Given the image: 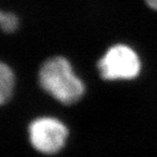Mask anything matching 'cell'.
<instances>
[{"instance_id":"obj_1","label":"cell","mask_w":157,"mask_h":157,"mask_svg":"<svg viewBox=\"0 0 157 157\" xmlns=\"http://www.w3.org/2000/svg\"><path fill=\"white\" fill-rule=\"evenodd\" d=\"M39 83L44 91L65 105L76 103L85 90L69 61L62 56L52 57L43 63L39 70Z\"/></svg>"},{"instance_id":"obj_2","label":"cell","mask_w":157,"mask_h":157,"mask_svg":"<svg viewBox=\"0 0 157 157\" xmlns=\"http://www.w3.org/2000/svg\"><path fill=\"white\" fill-rule=\"evenodd\" d=\"M99 75L104 81H130L141 71V62L131 47L117 44L107 49L98 63Z\"/></svg>"},{"instance_id":"obj_3","label":"cell","mask_w":157,"mask_h":157,"mask_svg":"<svg viewBox=\"0 0 157 157\" xmlns=\"http://www.w3.org/2000/svg\"><path fill=\"white\" fill-rule=\"evenodd\" d=\"M29 137L31 146L37 151L51 155L64 147L68 137V129L57 118L42 117L30 122Z\"/></svg>"},{"instance_id":"obj_4","label":"cell","mask_w":157,"mask_h":157,"mask_svg":"<svg viewBox=\"0 0 157 157\" xmlns=\"http://www.w3.org/2000/svg\"><path fill=\"white\" fill-rule=\"evenodd\" d=\"M15 87V75L9 64H0V103L6 104L12 98Z\"/></svg>"},{"instance_id":"obj_5","label":"cell","mask_w":157,"mask_h":157,"mask_svg":"<svg viewBox=\"0 0 157 157\" xmlns=\"http://www.w3.org/2000/svg\"><path fill=\"white\" fill-rule=\"evenodd\" d=\"M0 26H1V29L4 32L13 33L18 29V17L13 13L1 12L0 13Z\"/></svg>"},{"instance_id":"obj_6","label":"cell","mask_w":157,"mask_h":157,"mask_svg":"<svg viewBox=\"0 0 157 157\" xmlns=\"http://www.w3.org/2000/svg\"><path fill=\"white\" fill-rule=\"evenodd\" d=\"M147 4L151 10H157V0H145Z\"/></svg>"}]
</instances>
